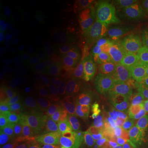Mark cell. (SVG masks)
<instances>
[{
  "instance_id": "9c48e42d",
  "label": "cell",
  "mask_w": 148,
  "mask_h": 148,
  "mask_svg": "<svg viewBox=\"0 0 148 148\" xmlns=\"http://www.w3.org/2000/svg\"><path fill=\"white\" fill-rule=\"evenodd\" d=\"M93 114H99L105 110L109 104V98L104 94H99L89 101Z\"/></svg>"
},
{
  "instance_id": "ac0fdd59",
  "label": "cell",
  "mask_w": 148,
  "mask_h": 148,
  "mask_svg": "<svg viewBox=\"0 0 148 148\" xmlns=\"http://www.w3.org/2000/svg\"><path fill=\"white\" fill-rule=\"evenodd\" d=\"M13 58L16 59V60H18V61H21V62L25 61L27 58V51H25L21 48L16 45L15 46V50H14V56H13Z\"/></svg>"
},
{
  "instance_id": "52a82bcc",
  "label": "cell",
  "mask_w": 148,
  "mask_h": 148,
  "mask_svg": "<svg viewBox=\"0 0 148 148\" xmlns=\"http://www.w3.org/2000/svg\"><path fill=\"white\" fill-rule=\"evenodd\" d=\"M28 125L36 132H42L46 130L47 121L43 115L42 110H36L32 112L28 118Z\"/></svg>"
},
{
  "instance_id": "7402d4cb",
  "label": "cell",
  "mask_w": 148,
  "mask_h": 148,
  "mask_svg": "<svg viewBox=\"0 0 148 148\" xmlns=\"http://www.w3.org/2000/svg\"><path fill=\"white\" fill-rule=\"evenodd\" d=\"M9 98L4 94L1 95V109L2 111H4L6 110V108L8 107V106L9 105Z\"/></svg>"
},
{
  "instance_id": "7c38bea8",
  "label": "cell",
  "mask_w": 148,
  "mask_h": 148,
  "mask_svg": "<svg viewBox=\"0 0 148 148\" xmlns=\"http://www.w3.org/2000/svg\"><path fill=\"white\" fill-rule=\"evenodd\" d=\"M130 110L134 111L148 119V97L133 106Z\"/></svg>"
},
{
  "instance_id": "44dd1931",
  "label": "cell",
  "mask_w": 148,
  "mask_h": 148,
  "mask_svg": "<svg viewBox=\"0 0 148 148\" xmlns=\"http://www.w3.org/2000/svg\"><path fill=\"white\" fill-rule=\"evenodd\" d=\"M49 95H50V93H49V90H43L37 94L36 100L38 102H42V101H45V100H47L48 98L49 97Z\"/></svg>"
},
{
  "instance_id": "603a6c76",
  "label": "cell",
  "mask_w": 148,
  "mask_h": 148,
  "mask_svg": "<svg viewBox=\"0 0 148 148\" xmlns=\"http://www.w3.org/2000/svg\"><path fill=\"white\" fill-rule=\"evenodd\" d=\"M142 148H148V138L144 142L143 146H142Z\"/></svg>"
},
{
  "instance_id": "e0dca14e",
  "label": "cell",
  "mask_w": 148,
  "mask_h": 148,
  "mask_svg": "<svg viewBox=\"0 0 148 148\" xmlns=\"http://www.w3.org/2000/svg\"><path fill=\"white\" fill-rule=\"evenodd\" d=\"M38 65H39V63H38V60H37L36 58H32L28 62V64L26 65V68H25L24 70L28 74L35 73L37 71Z\"/></svg>"
},
{
  "instance_id": "ba28073f",
  "label": "cell",
  "mask_w": 148,
  "mask_h": 148,
  "mask_svg": "<svg viewBox=\"0 0 148 148\" xmlns=\"http://www.w3.org/2000/svg\"><path fill=\"white\" fill-rule=\"evenodd\" d=\"M74 112L80 119V120H86L89 119L93 114L90 102L86 99H82L77 102Z\"/></svg>"
},
{
  "instance_id": "ffe728a7",
  "label": "cell",
  "mask_w": 148,
  "mask_h": 148,
  "mask_svg": "<svg viewBox=\"0 0 148 148\" xmlns=\"http://www.w3.org/2000/svg\"><path fill=\"white\" fill-rule=\"evenodd\" d=\"M38 82H39L38 77H29L26 81V82H25V87L27 89L34 88L35 86H36L37 85H38Z\"/></svg>"
},
{
  "instance_id": "6da1fadb",
  "label": "cell",
  "mask_w": 148,
  "mask_h": 148,
  "mask_svg": "<svg viewBox=\"0 0 148 148\" xmlns=\"http://www.w3.org/2000/svg\"><path fill=\"white\" fill-rule=\"evenodd\" d=\"M107 82L112 86L127 87L136 84L139 80L138 72L128 63H116L106 72Z\"/></svg>"
},
{
  "instance_id": "8992f818",
  "label": "cell",
  "mask_w": 148,
  "mask_h": 148,
  "mask_svg": "<svg viewBox=\"0 0 148 148\" xmlns=\"http://www.w3.org/2000/svg\"><path fill=\"white\" fill-rule=\"evenodd\" d=\"M91 138V132L88 123H81L78 127L69 132V140L72 143H82Z\"/></svg>"
},
{
  "instance_id": "3957f363",
  "label": "cell",
  "mask_w": 148,
  "mask_h": 148,
  "mask_svg": "<svg viewBox=\"0 0 148 148\" xmlns=\"http://www.w3.org/2000/svg\"><path fill=\"white\" fill-rule=\"evenodd\" d=\"M124 129L118 123L109 125L95 138L97 148H121Z\"/></svg>"
},
{
  "instance_id": "9a60e30c",
  "label": "cell",
  "mask_w": 148,
  "mask_h": 148,
  "mask_svg": "<svg viewBox=\"0 0 148 148\" xmlns=\"http://www.w3.org/2000/svg\"><path fill=\"white\" fill-rule=\"evenodd\" d=\"M101 92L100 91V89L98 87V86L94 83V82H90L88 85V89H87V100L90 101L91 99H93L94 97L97 96L99 94H101Z\"/></svg>"
},
{
  "instance_id": "5b68a950",
  "label": "cell",
  "mask_w": 148,
  "mask_h": 148,
  "mask_svg": "<svg viewBox=\"0 0 148 148\" xmlns=\"http://www.w3.org/2000/svg\"><path fill=\"white\" fill-rule=\"evenodd\" d=\"M80 121V119L76 114L74 110H67L59 116L56 123L60 129L70 132L79 126L81 124Z\"/></svg>"
},
{
  "instance_id": "4fadbf2b",
  "label": "cell",
  "mask_w": 148,
  "mask_h": 148,
  "mask_svg": "<svg viewBox=\"0 0 148 148\" xmlns=\"http://www.w3.org/2000/svg\"><path fill=\"white\" fill-rule=\"evenodd\" d=\"M42 113L47 122H53L58 120L59 118L58 110L53 107H45L44 110H42Z\"/></svg>"
},
{
  "instance_id": "8fae6325",
  "label": "cell",
  "mask_w": 148,
  "mask_h": 148,
  "mask_svg": "<svg viewBox=\"0 0 148 148\" xmlns=\"http://www.w3.org/2000/svg\"><path fill=\"white\" fill-rule=\"evenodd\" d=\"M5 140L7 143L9 144H14V145H20V144H26L27 140L21 134L17 133L14 131H10V132H6Z\"/></svg>"
},
{
  "instance_id": "30bf717a",
  "label": "cell",
  "mask_w": 148,
  "mask_h": 148,
  "mask_svg": "<svg viewBox=\"0 0 148 148\" xmlns=\"http://www.w3.org/2000/svg\"><path fill=\"white\" fill-rule=\"evenodd\" d=\"M8 27L11 32L14 34H19L23 30V21L19 14L16 12H12L8 18Z\"/></svg>"
},
{
  "instance_id": "5bb4252c",
  "label": "cell",
  "mask_w": 148,
  "mask_h": 148,
  "mask_svg": "<svg viewBox=\"0 0 148 148\" xmlns=\"http://www.w3.org/2000/svg\"><path fill=\"white\" fill-rule=\"evenodd\" d=\"M71 103V101L67 95H65L64 91H59L57 95V105L59 108H66Z\"/></svg>"
},
{
  "instance_id": "7a4b0ae2",
  "label": "cell",
  "mask_w": 148,
  "mask_h": 148,
  "mask_svg": "<svg viewBox=\"0 0 148 148\" xmlns=\"http://www.w3.org/2000/svg\"><path fill=\"white\" fill-rule=\"evenodd\" d=\"M124 132L133 141L144 143L148 138V119L132 110L127 111L123 118Z\"/></svg>"
},
{
  "instance_id": "2e32d148",
  "label": "cell",
  "mask_w": 148,
  "mask_h": 148,
  "mask_svg": "<svg viewBox=\"0 0 148 148\" xmlns=\"http://www.w3.org/2000/svg\"><path fill=\"white\" fill-rule=\"evenodd\" d=\"M6 123L12 130H16L23 126L24 122L19 119H13V118H8L6 119Z\"/></svg>"
},
{
  "instance_id": "277c9868",
  "label": "cell",
  "mask_w": 148,
  "mask_h": 148,
  "mask_svg": "<svg viewBox=\"0 0 148 148\" xmlns=\"http://www.w3.org/2000/svg\"><path fill=\"white\" fill-rule=\"evenodd\" d=\"M147 97L148 91L138 88H123L119 90L116 94L119 106L124 110H128V111Z\"/></svg>"
},
{
  "instance_id": "d6986e66",
  "label": "cell",
  "mask_w": 148,
  "mask_h": 148,
  "mask_svg": "<svg viewBox=\"0 0 148 148\" xmlns=\"http://www.w3.org/2000/svg\"><path fill=\"white\" fill-rule=\"evenodd\" d=\"M9 78V72L8 66L4 64H1L0 67V82L1 84H4Z\"/></svg>"
}]
</instances>
